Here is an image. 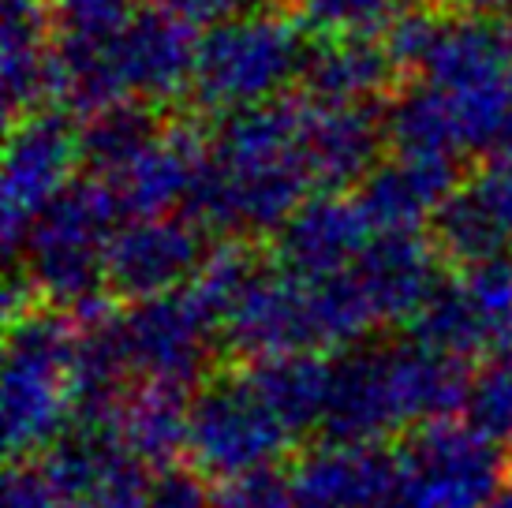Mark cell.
Listing matches in <instances>:
<instances>
[{"label":"cell","mask_w":512,"mask_h":508,"mask_svg":"<svg viewBox=\"0 0 512 508\" xmlns=\"http://www.w3.org/2000/svg\"><path fill=\"white\" fill-rule=\"evenodd\" d=\"M150 508H217L206 475L187 467H165L150 482Z\"/></svg>","instance_id":"cell-33"},{"label":"cell","mask_w":512,"mask_h":508,"mask_svg":"<svg viewBox=\"0 0 512 508\" xmlns=\"http://www.w3.org/2000/svg\"><path fill=\"white\" fill-rule=\"evenodd\" d=\"M501 0H423V8L441 15H456V19H483V12H490Z\"/></svg>","instance_id":"cell-37"},{"label":"cell","mask_w":512,"mask_h":508,"mask_svg":"<svg viewBox=\"0 0 512 508\" xmlns=\"http://www.w3.org/2000/svg\"><path fill=\"white\" fill-rule=\"evenodd\" d=\"M124 225L113 191L101 180H72L64 195L30 225L27 284L53 311H86L105 299V251Z\"/></svg>","instance_id":"cell-4"},{"label":"cell","mask_w":512,"mask_h":508,"mask_svg":"<svg viewBox=\"0 0 512 508\" xmlns=\"http://www.w3.org/2000/svg\"><path fill=\"white\" fill-rule=\"evenodd\" d=\"M438 247L423 232H374L367 251L348 273L370 303L378 322L415 318L419 307L434 296L438 277Z\"/></svg>","instance_id":"cell-18"},{"label":"cell","mask_w":512,"mask_h":508,"mask_svg":"<svg viewBox=\"0 0 512 508\" xmlns=\"http://www.w3.org/2000/svg\"><path fill=\"white\" fill-rule=\"evenodd\" d=\"M412 340L456 363L512 352V254L441 281L412 318Z\"/></svg>","instance_id":"cell-10"},{"label":"cell","mask_w":512,"mask_h":508,"mask_svg":"<svg viewBox=\"0 0 512 508\" xmlns=\"http://www.w3.org/2000/svg\"><path fill=\"white\" fill-rule=\"evenodd\" d=\"M217 508H307L299 497L296 482L277 475V471H262V475H247L240 482H228L225 494L217 497Z\"/></svg>","instance_id":"cell-32"},{"label":"cell","mask_w":512,"mask_h":508,"mask_svg":"<svg viewBox=\"0 0 512 508\" xmlns=\"http://www.w3.org/2000/svg\"><path fill=\"white\" fill-rule=\"evenodd\" d=\"M165 127L157 124L146 101H116L94 116H83V127L75 131L79 161L94 172V180H109L116 172L135 165L139 157L161 139Z\"/></svg>","instance_id":"cell-27"},{"label":"cell","mask_w":512,"mask_h":508,"mask_svg":"<svg viewBox=\"0 0 512 508\" xmlns=\"http://www.w3.org/2000/svg\"><path fill=\"white\" fill-rule=\"evenodd\" d=\"M210 157V142L191 124H172L161 131V139L146 150L135 165L116 172L101 184L113 191L124 221H150L169 217V210L191 202Z\"/></svg>","instance_id":"cell-16"},{"label":"cell","mask_w":512,"mask_h":508,"mask_svg":"<svg viewBox=\"0 0 512 508\" xmlns=\"http://www.w3.org/2000/svg\"><path fill=\"white\" fill-rule=\"evenodd\" d=\"M505 4H509V19H512V0H505Z\"/></svg>","instance_id":"cell-40"},{"label":"cell","mask_w":512,"mask_h":508,"mask_svg":"<svg viewBox=\"0 0 512 508\" xmlns=\"http://www.w3.org/2000/svg\"><path fill=\"white\" fill-rule=\"evenodd\" d=\"M307 101V98H303ZM385 109L378 105H314L303 113V157L314 187L322 195H341L344 187L363 184L382 161Z\"/></svg>","instance_id":"cell-17"},{"label":"cell","mask_w":512,"mask_h":508,"mask_svg":"<svg viewBox=\"0 0 512 508\" xmlns=\"http://www.w3.org/2000/svg\"><path fill=\"white\" fill-rule=\"evenodd\" d=\"M79 508H150L146 467L109 434L72 430L38 464Z\"/></svg>","instance_id":"cell-14"},{"label":"cell","mask_w":512,"mask_h":508,"mask_svg":"<svg viewBox=\"0 0 512 508\" xmlns=\"http://www.w3.org/2000/svg\"><path fill=\"white\" fill-rule=\"evenodd\" d=\"M195 53H199L195 27L150 4V8H139L131 27L124 30L116 60L131 98L150 105V101L176 98L180 90H191Z\"/></svg>","instance_id":"cell-19"},{"label":"cell","mask_w":512,"mask_h":508,"mask_svg":"<svg viewBox=\"0 0 512 508\" xmlns=\"http://www.w3.org/2000/svg\"><path fill=\"white\" fill-rule=\"evenodd\" d=\"M393 71L397 64L378 38H318L303 57L299 86L314 105H374Z\"/></svg>","instance_id":"cell-22"},{"label":"cell","mask_w":512,"mask_h":508,"mask_svg":"<svg viewBox=\"0 0 512 508\" xmlns=\"http://www.w3.org/2000/svg\"><path fill=\"white\" fill-rule=\"evenodd\" d=\"M307 49L299 27L273 12L225 19L199 38L191 94L210 116H232L273 101V94L299 79Z\"/></svg>","instance_id":"cell-6"},{"label":"cell","mask_w":512,"mask_h":508,"mask_svg":"<svg viewBox=\"0 0 512 508\" xmlns=\"http://www.w3.org/2000/svg\"><path fill=\"white\" fill-rule=\"evenodd\" d=\"M303 113V98H273L225 116L187 217L232 236H277L314 187L303 157Z\"/></svg>","instance_id":"cell-1"},{"label":"cell","mask_w":512,"mask_h":508,"mask_svg":"<svg viewBox=\"0 0 512 508\" xmlns=\"http://www.w3.org/2000/svg\"><path fill=\"white\" fill-rule=\"evenodd\" d=\"M389 508H486L505 486V449L468 423H430L393 449Z\"/></svg>","instance_id":"cell-7"},{"label":"cell","mask_w":512,"mask_h":508,"mask_svg":"<svg viewBox=\"0 0 512 508\" xmlns=\"http://www.w3.org/2000/svg\"><path fill=\"white\" fill-rule=\"evenodd\" d=\"M135 12L139 8L131 0H53L49 4L53 45L57 49H90V53L116 49Z\"/></svg>","instance_id":"cell-29"},{"label":"cell","mask_w":512,"mask_h":508,"mask_svg":"<svg viewBox=\"0 0 512 508\" xmlns=\"http://www.w3.org/2000/svg\"><path fill=\"white\" fill-rule=\"evenodd\" d=\"M0 60H4V113L19 124L34 116L38 101L53 94V27L42 0H4Z\"/></svg>","instance_id":"cell-23"},{"label":"cell","mask_w":512,"mask_h":508,"mask_svg":"<svg viewBox=\"0 0 512 508\" xmlns=\"http://www.w3.org/2000/svg\"><path fill=\"white\" fill-rule=\"evenodd\" d=\"M79 165L75 131L60 116H27L19 120L4 146V247L19 254L27 243L30 225L49 210L64 187L72 184V169Z\"/></svg>","instance_id":"cell-11"},{"label":"cell","mask_w":512,"mask_h":508,"mask_svg":"<svg viewBox=\"0 0 512 508\" xmlns=\"http://www.w3.org/2000/svg\"><path fill=\"white\" fill-rule=\"evenodd\" d=\"M479 191L490 198V206L498 210L505 228L512 232V146H498L486 172L479 176Z\"/></svg>","instance_id":"cell-35"},{"label":"cell","mask_w":512,"mask_h":508,"mask_svg":"<svg viewBox=\"0 0 512 508\" xmlns=\"http://www.w3.org/2000/svg\"><path fill=\"white\" fill-rule=\"evenodd\" d=\"M83 333L53 307L8 322L4 348V441L12 456L53 449L75 423V374Z\"/></svg>","instance_id":"cell-3"},{"label":"cell","mask_w":512,"mask_h":508,"mask_svg":"<svg viewBox=\"0 0 512 508\" xmlns=\"http://www.w3.org/2000/svg\"><path fill=\"white\" fill-rule=\"evenodd\" d=\"M419 83L449 105L464 154L494 150L512 116V34L486 19L445 15Z\"/></svg>","instance_id":"cell-5"},{"label":"cell","mask_w":512,"mask_h":508,"mask_svg":"<svg viewBox=\"0 0 512 508\" xmlns=\"http://www.w3.org/2000/svg\"><path fill=\"white\" fill-rule=\"evenodd\" d=\"M464 363L423 344L359 348L333 359V389L322 430L337 445H378L404 426L445 423L468 400Z\"/></svg>","instance_id":"cell-2"},{"label":"cell","mask_w":512,"mask_h":508,"mask_svg":"<svg viewBox=\"0 0 512 508\" xmlns=\"http://www.w3.org/2000/svg\"><path fill=\"white\" fill-rule=\"evenodd\" d=\"M464 415L475 434L494 441L498 449L512 445V352L490 355L468 381Z\"/></svg>","instance_id":"cell-30"},{"label":"cell","mask_w":512,"mask_h":508,"mask_svg":"<svg viewBox=\"0 0 512 508\" xmlns=\"http://www.w3.org/2000/svg\"><path fill=\"white\" fill-rule=\"evenodd\" d=\"M221 340L243 359H255V367L285 355L318 352L311 284L281 266H262L221 318Z\"/></svg>","instance_id":"cell-12"},{"label":"cell","mask_w":512,"mask_h":508,"mask_svg":"<svg viewBox=\"0 0 512 508\" xmlns=\"http://www.w3.org/2000/svg\"><path fill=\"white\" fill-rule=\"evenodd\" d=\"M191 396L176 385H131L116 411L113 438L143 467H176V456L187 449Z\"/></svg>","instance_id":"cell-24"},{"label":"cell","mask_w":512,"mask_h":508,"mask_svg":"<svg viewBox=\"0 0 512 508\" xmlns=\"http://www.w3.org/2000/svg\"><path fill=\"white\" fill-rule=\"evenodd\" d=\"M456 191V161L393 154L363 180L359 206L374 232H419Z\"/></svg>","instance_id":"cell-20"},{"label":"cell","mask_w":512,"mask_h":508,"mask_svg":"<svg viewBox=\"0 0 512 508\" xmlns=\"http://www.w3.org/2000/svg\"><path fill=\"white\" fill-rule=\"evenodd\" d=\"M486 508H512V479L501 486L498 494H494V501H490Z\"/></svg>","instance_id":"cell-38"},{"label":"cell","mask_w":512,"mask_h":508,"mask_svg":"<svg viewBox=\"0 0 512 508\" xmlns=\"http://www.w3.org/2000/svg\"><path fill=\"white\" fill-rule=\"evenodd\" d=\"M4 508H79L68 494H60L42 467H12L4 479Z\"/></svg>","instance_id":"cell-34"},{"label":"cell","mask_w":512,"mask_h":508,"mask_svg":"<svg viewBox=\"0 0 512 508\" xmlns=\"http://www.w3.org/2000/svg\"><path fill=\"white\" fill-rule=\"evenodd\" d=\"M221 333L214 311L202 303L191 284L169 296L131 303L116 314V340L131 378L146 385L191 389L210 367L214 337Z\"/></svg>","instance_id":"cell-9"},{"label":"cell","mask_w":512,"mask_h":508,"mask_svg":"<svg viewBox=\"0 0 512 508\" xmlns=\"http://www.w3.org/2000/svg\"><path fill=\"white\" fill-rule=\"evenodd\" d=\"M430 232H434L430 243L438 247L441 258H449L460 269L494 262L512 247V232L490 206V198L479 191V184L460 187L456 195L445 198L430 221Z\"/></svg>","instance_id":"cell-26"},{"label":"cell","mask_w":512,"mask_h":508,"mask_svg":"<svg viewBox=\"0 0 512 508\" xmlns=\"http://www.w3.org/2000/svg\"><path fill=\"white\" fill-rule=\"evenodd\" d=\"M385 135H389V146L397 154L445 157V161L464 157L449 105L423 83L408 86L404 94H397L385 105Z\"/></svg>","instance_id":"cell-28"},{"label":"cell","mask_w":512,"mask_h":508,"mask_svg":"<svg viewBox=\"0 0 512 508\" xmlns=\"http://www.w3.org/2000/svg\"><path fill=\"white\" fill-rule=\"evenodd\" d=\"M292 434L258 396L251 378L210 381L191 396L187 452L202 475L240 482L273 471Z\"/></svg>","instance_id":"cell-8"},{"label":"cell","mask_w":512,"mask_h":508,"mask_svg":"<svg viewBox=\"0 0 512 508\" xmlns=\"http://www.w3.org/2000/svg\"><path fill=\"white\" fill-rule=\"evenodd\" d=\"M206 254L191 217L124 221L105 251V288L131 303L169 296L195 281Z\"/></svg>","instance_id":"cell-13"},{"label":"cell","mask_w":512,"mask_h":508,"mask_svg":"<svg viewBox=\"0 0 512 508\" xmlns=\"http://www.w3.org/2000/svg\"><path fill=\"white\" fill-rule=\"evenodd\" d=\"M154 8L184 19L187 27H217V23L232 19L236 0H154Z\"/></svg>","instance_id":"cell-36"},{"label":"cell","mask_w":512,"mask_h":508,"mask_svg":"<svg viewBox=\"0 0 512 508\" xmlns=\"http://www.w3.org/2000/svg\"><path fill=\"white\" fill-rule=\"evenodd\" d=\"M393 475V449L329 441L299 460L292 482L307 508H389Z\"/></svg>","instance_id":"cell-21"},{"label":"cell","mask_w":512,"mask_h":508,"mask_svg":"<svg viewBox=\"0 0 512 508\" xmlns=\"http://www.w3.org/2000/svg\"><path fill=\"white\" fill-rule=\"evenodd\" d=\"M367 213L359 206V198L344 195H314L299 206L277 232L273 254L277 266L303 277V281H326L359 262V254L367 251L370 236Z\"/></svg>","instance_id":"cell-15"},{"label":"cell","mask_w":512,"mask_h":508,"mask_svg":"<svg viewBox=\"0 0 512 508\" xmlns=\"http://www.w3.org/2000/svg\"><path fill=\"white\" fill-rule=\"evenodd\" d=\"M296 12L318 38H374L404 15V0H296Z\"/></svg>","instance_id":"cell-31"},{"label":"cell","mask_w":512,"mask_h":508,"mask_svg":"<svg viewBox=\"0 0 512 508\" xmlns=\"http://www.w3.org/2000/svg\"><path fill=\"white\" fill-rule=\"evenodd\" d=\"M251 4H258V8H270V4H285V0H251Z\"/></svg>","instance_id":"cell-39"},{"label":"cell","mask_w":512,"mask_h":508,"mask_svg":"<svg viewBox=\"0 0 512 508\" xmlns=\"http://www.w3.org/2000/svg\"><path fill=\"white\" fill-rule=\"evenodd\" d=\"M247 378L292 438L307 430H322L329 389H333V359H322L318 352L285 355V359L258 363Z\"/></svg>","instance_id":"cell-25"}]
</instances>
